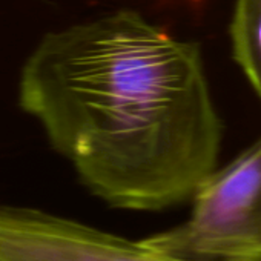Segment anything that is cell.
Returning a JSON list of instances; mask_svg holds the SVG:
<instances>
[{
    "instance_id": "obj_1",
    "label": "cell",
    "mask_w": 261,
    "mask_h": 261,
    "mask_svg": "<svg viewBox=\"0 0 261 261\" xmlns=\"http://www.w3.org/2000/svg\"><path fill=\"white\" fill-rule=\"evenodd\" d=\"M19 100L111 206L178 204L215 171L223 123L200 46L137 11L46 34L22 69Z\"/></svg>"
},
{
    "instance_id": "obj_2",
    "label": "cell",
    "mask_w": 261,
    "mask_h": 261,
    "mask_svg": "<svg viewBox=\"0 0 261 261\" xmlns=\"http://www.w3.org/2000/svg\"><path fill=\"white\" fill-rule=\"evenodd\" d=\"M189 218L146 240L171 255L200 261H261V140L192 195Z\"/></svg>"
},
{
    "instance_id": "obj_3",
    "label": "cell",
    "mask_w": 261,
    "mask_h": 261,
    "mask_svg": "<svg viewBox=\"0 0 261 261\" xmlns=\"http://www.w3.org/2000/svg\"><path fill=\"white\" fill-rule=\"evenodd\" d=\"M0 261H200L166 253L86 224L0 204Z\"/></svg>"
},
{
    "instance_id": "obj_4",
    "label": "cell",
    "mask_w": 261,
    "mask_h": 261,
    "mask_svg": "<svg viewBox=\"0 0 261 261\" xmlns=\"http://www.w3.org/2000/svg\"><path fill=\"white\" fill-rule=\"evenodd\" d=\"M230 40L233 59L261 98V0H237Z\"/></svg>"
}]
</instances>
